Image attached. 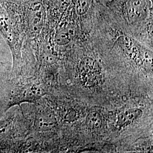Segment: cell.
Wrapping results in <instances>:
<instances>
[{"label":"cell","instance_id":"6da1fadb","mask_svg":"<svg viewBox=\"0 0 153 153\" xmlns=\"http://www.w3.org/2000/svg\"><path fill=\"white\" fill-rule=\"evenodd\" d=\"M115 21L130 31L146 30L153 27V1L113 0L105 6Z\"/></svg>","mask_w":153,"mask_h":153},{"label":"cell","instance_id":"7a4b0ae2","mask_svg":"<svg viewBox=\"0 0 153 153\" xmlns=\"http://www.w3.org/2000/svg\"><path fill=\"white\" fill-rule=\"evenodd\" d=\"M26 27L21 15L14 13L0 3V32L14 51L21 45V35Z\"/></svg>","mask_w":153,"mask_h":153},{"label":"cell","instance_id":"3957f363","mask_svg":"<svg viewBox=\"0 0 153 153\" xmlns=\"http://www.w3.org/2000/svg\"><path fill=\"white\" fill-rule=\"evenodd\" d=\"M26 26L31 35L38 34L47 22L45 0H23Z\"/></svg>","mask_w":153,"mask_h":153},{"label":"cell","instance_id":"277c9868","mask_svg":"<svg viewBox=\"0 0 153 153\" xmlns=\"http://www.w3.org/2000/svg\"><path fill=\"white\" fill-rule=\"evenodd\" d=\"M78 25L88 27L93 26L96 10L95 0H71Z\"/></svg>","mask_w":153,"mask_h":153},{"label":"cell","instance_id":"5b68a950","mask_svg":"<svg viewBox=\"0 0 153 153\" xmlns=\"http://www.w3.org/2000/svg\"><path fill=\"white\" fill-rule=\"evenodd\" d=\"M142 114V111L140 109H131L123 112L119 115L118 125L120 126L128 125L135 120Z\"/></svg>","mask_w":153,"mask_h":153},{"label":"cell","instance_id":"8992f818","mask_svg":"<svg viewBox=\"0 0 153 153\" xmlns=\"http://www.w3.org/2000/svg\"><path fill=\"white\" fill-rule=\"evenodd\" d=\"M86 124L88 128L91 130L98 129L102 127L103 124L101 115L98 112H91L87 116Z\"/></svg>","mask_w":153,"mask_h":153},{"label":"cell","instance_id":"52a82bcc","mask_svg":"<svg viewBox=\"0 0 153 153\" xmlns=\"http://www.w3.org/2000/svg\"><path fill=\"white\" fill-rule=\"evenodd\" d=\"M113 0H95V1L98 3L99 4L105 6L107 5L108 4H109L110 2H111Z\"/></svg>","mask_w":153,"mask_h":153}]
</instances>
